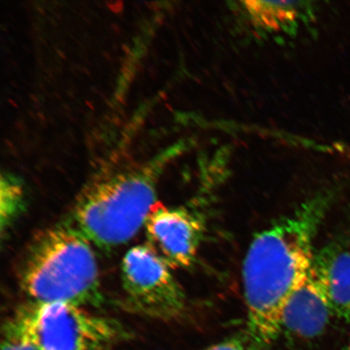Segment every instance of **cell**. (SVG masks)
<instances>
[{"mask_svg":"<svg viewBox=\"0 0 350 350\" xmlns=\"http://www.w3.org/2000/svg\"><path fill=\"white\" fill-rule=\"evenodd\" d=\"M159 163L99 178L90 183L67 221L104 250L129 243L141 230L157 201Z\"/></svg>","mask_w":350,"mask_h":350,"instance_id":"cell-3","label":"cell"},{"mask_svg":"<svg viewBox=\"0 0 350 350\" xmlns=\"http://www.w3.org/2000/svg\"><path fill=\"white\" fill-rule=\"evenodd\" d=\"M345 350H350V340L349 341L347 348H345Z\"/></svg>","mask_w":350,"mask_h":350,"instance_id":"cell-13","label":"cell"},{"mask_svg":"<svg viewBox=\"0 0 350 350\" xmlns=\"http://www.w3.org/2000/svg\"><path fill=\"white\" fill-rule=\"evenodd\" d=\"M94 245L68 221L33 240L22 264L20 282L29 301L86 308L104 304Z\"/></svg>","mask_w":350,"mask_h":350,"instance_id":"cell-2","label":"cell"},{"mask_svg":"<svg viewBox=\"0 0 350 350\" xmlns=\"http://www.w3.org/2000/svg\"><path fill=\"white\" fill-rule=\"evenodd\" d=\"M331 204L319 195L256 234L243 265L247 332L265 349L282 332L287 301L312 268L314 238Z\"/></svg>","mask_w":350,"mask_h":350,"instance_id":"cell-1","label":"cell"},{"mask_svg":"<svg viewBox=\"0 0 350 350\" xmlns=\"http://www.w3.org/2000/svg\"><path fill=\"white\" fill-rule=\"evenodd\" d=\"M144 228L147 246L170 269L188 268L193 264L204 230L197 214L159 202L148 214Z\"/></svg>","mask_w":350,"mask_h":350,"instance_id":"cell-6","label":"cell"},{"mask_svg":"<svg viewBox=\"0 0 350 350\" xmlns=\"http://www.w3.org/2000/svg\"><path fill=\"white\" fill-rule=\"evenodd\" d=\"M207 350H264L247 331L221 341Z\"/></svg>","mask_w":350,"mask_h":350,"instance_id":"cell-11","label":"cell"},{"mask_svg":"<svg viewBox=\"0 0 350 350\" xmlns=\"http://www.w3.org/2000/svg\"><path fill=\"white\" fill-rule=\"evenodd\" d=\"M312 269L332 316L350 321V250L330 243L314 252Z\"/></svg>","mask_w":350,"mask_h":350,"instance_id":"cell-8","label":"cell"},{"mask_svg":"<svg viewBox=\"0 0 350 350\" xmlns=\"http://www.w3.org/2000/svg\"><path fill=\"white\" fill-rule=\"evenodd\" d=\"M1 350H38V349L6 323L3 328Z\"/></svg>","mask_w":350,"mask_h":350,"instance_id":"cell-12","label":"cell"},{"mask_svg":"<svg viewBox=\"0 0 350 350\" xmlns=\"http://www.w3.org/2000/svg\"><path fill=\"white\" fill-rule=\"evenodd\" d=\"M124 308L141 316L170 321L182 316L187 299L170 267L148 247L137 245L122 258Z\"/></svg>","mask_w":350,"mask_h":350,"instance_id":"cell-5","label":"cell"},{"mask_svg":"<svg viewBox=\"0 0 350 350\" xmlns=\"http://www.w3.org/2000/svg\"><path fill=\"white\" fill-rule=\"evenodd\" d=\"M23 187L15 177L3 174L0 186V227L2 236L10 230L25 209Z\"/></svg>","mask_w":350,"mask_h":350,"instance_id":"cell-10","label":"cell"},{"mask_svg":"<svg viewBox=\"0 0 350 350\" xmlns=\"http://www.w3.org/2000/svg\"><path fill=\"white\" fill-rule=\"evenodd\" d=\"M332 316L312 266L284 306L282 331L301 338L312 339L325 331Z\"/></svg>","mask_w":350,"mask_h":350,"instance_id":"cell-7","label":"cell"},{"mask_svg":"<svg viewBox=\"0 0 350 350\" xmlns=\"http://www.w3.org/2000/svg\"><path fill=\"white\" fill-rule=\"evenodd\" d=\"M244 3L252 18L258 23L267 28L280 29L295 21L301 3L249 1Z\"/></svg>","mask_w":350,"mask_h":350,"instance_id":"cell-9","label":"cell"},{"mask_svg":"<svg viewBox=\"0 0 350 350\" xmlns=\"http://www.w3.org/2000/svg\"><path fill=\"white\" fill-rule=\"evenodd\" d=\"M6 323L38 350H104L130 338L116 319L64 303L29 301Z\"/></svg>","mask_w":350,"mask_h":350,"instance_id":"cell-4","label":"cell"}]
</instances>
